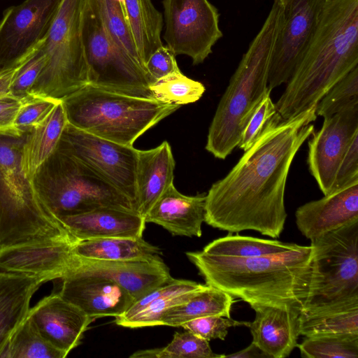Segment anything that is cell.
<instances>
[{
    "mask_svg": "<svg viewBox=\"0 0 358 358\" xmlns=\"http://www.w3.org/2000/svg\"><path fill=\"white\" fill-rule=\"evenodd\" d=\"M316 106L291 119L276 112L236 165L206 195L205 220L229 233L253 230L280 237L287 219L285 192L295 155L315 131Z\"/></svg>",
    "mask_w": 358,
    "mask_h": 358,
    "instance_id": "obj_1",
    "label": "cell"
},
{
    "mask_svg": "<svg viewBox=\"0 0 358 358\" xmlns=\"http://www.w3.org/2000/svg\"><path fill=\"white\" fill-rule=\"evenodd\" d=\"M206 284L239 298L250 306L265 304L304 310L311 282L312 247L250 258L187 252Z\"/></svg>",
    "mask_w": 358,
    "mask_h": 358,
    "instance_id": "obj_2",
    "label": "cell"
},
{
    "mask_svg": "<svg viewBox=\"0 0 358 358\" xmlns=\"http://www.w3.org/2000/svg\"><path fill=\"white\" fill-rule=\"evenodd\" d=\"M358 66V0H327L313 36L283 93L277 113L291 119L317 106Z\"/></svg>",
    "mask_w": 358,
    "mask_h": 358,
    "instance_id": "obj_3",
    "label": "cell"
},
{
    "mask_svg": "<svg viewBox=\"0 0 358 358\" xmlns=\"http://www.w3.org/2000/svg\"><path fill=\"white\" fill-rule=\"evenodd\" d=\"M282 12L280 0H274L219 101L205 147L216 158L226 159L238 146L250 116L271 90L268 87V70Z\"/></svg>",
    "mask_w": 358,
    "mask_h": 358,
    "instance_id": "obj_4",
    "label": "cell"
},
{
    "mask_svg": "<svg viewBox=\"0 0 358 358\" xmlns=\"http://www.w3.org/2000/svg\"><path fill=\"white\" fill-rule=\"evenodd\" d=\"M0 134V248L21 243L78 241L47 208L21 164L26 136Z\"/></svg>",
    "mask_w": 358,
    "mask_h": 358,
    "instance_id": "obj_5",
    "label": "cell"
},
{
    "mask_svg": "<svg viewBox=\"0 0 358 358\" xmlns=\"http://www.w3.org/2000/svg\"><path fill=\"white\" fill-rule=\"evenodd\" d=\"M68 123L91 134L133 145L180 106L120 94L90 85L62 100Z\"/></svg>",
    "mask_w": 358,
    "mask_h": 358,
    "instance_id": "obj_6",
    "label": "cell"
},
{
    "mask_svg": "<svg viewBox=\"0 0 358 358\" xmlns=\"http://www.w3.org/2000/svg\"><path fill=\"white\" fill-rule=\"evenodd\" d=\"M31 181L41 200L57 219L103 207L138 213L131 199L57 148Z\"/></svg>",
    "mask_w": 358,
    "mask_h": 358,
    "instance_id": "obj_7",
    "label": "cell"
},
{
    "mask_svg": "<svg viewBox=\"0 0 358 358\" xmlns=\"http://www.w3.org/2000/svg\"><path fill=\"white\" fill-rule=\"evenodd\" d=\"M87 0H62L42 48L45 64L29 95L62 101L89 83L83 36Z\"/></svg>",
    "mask_w": 358,
    "mask_h": 358,
    "instance_id": "obj_8",
    "label": "cell"
},
{
    "mask_svg": "<svg viewBox=\"0 0 358 358\" xmlns=\"http://www.w3.org/2000/svg\"><path fill=\"white\" fill-rule=\"evenodd\" d=\"M310 246L311 282L304 310L358 299V220L310 240Z\"/></svg>",
    "mask_w": 358,
    "mask_h": 358,
    "instance_id": "obj_9",
    "label": "cell"
},
{
    "mask_svg": "<svg viewBox=\"0 0 358 358\" xmlns=\"http://www.w3.org/2000/svg\"><path fill=\"white\" fill-rule=\"evenodd\" d=\"M82 36L88 85L129 96L155 99L145 70L113 42L92 0L83 13Z\"/></svg>",
    "mask_w": 358,
    "mask_h": 358,
    "instance_id": "obj_10",
    "label": "cell"
},
{
    "mask_svg": "<svg viewBox=\"0 0 358 358\" xmlns=\"http://www.w3.org/2000/svg\"><path fill=\"white\" fill-rule=\"evenodd\" d=\"M136 203L138 150L79 129L67 122L57 147Z\"/></svg>",
    "mask_w": 358,
    "mask_h": 358,
    "instance_id": "obj_11",
    "label": "cell"
},
{
    "mask_svg": "<svg viewBox=\"0 0 358 358\" xmlns=\"http://www.w3.org/2000/svg\"><path fill=\"white\" fill-rule=\"evenodd\" d=\"M166 46L176 56L189 57L194 65L212 53L222 37L220 14L208 0H163Z\"/></svg>",
    "mask_w": 358,
    "mask_h": 358,
    "instance_id": "obj_12",
    "label": "cell"
},
{
    "mask_svg": "<svg viewBox=\"0 0 358 358\" xmlns=\"http://www.w3.org/2000/svg\"><path fill=\"white\" fill-rule=\"evenodd\" d=\"M327 0H280L282 12L268 76L271 90L287 83L316 30Z\"/></svg>",
    "mask_w": 358,
    "mask_h": 358,
    "instance_id": "obj_13",
    "label": "cell"
},
{
    "mask_svg": "<svg viewBox=\"0 0 358 358\" xmlns=\"http://www.w3.org/2000/svg\"><path fill=\"white\" fill-rule=\"evenodd\" d=\"M62 0H25L0 21V69L21 62L46 37Z\"/></svg>",
    "mask_w": 358,
    "mask_h": 358,
    "instance_id": "obj_14",
    "label": "cell"
},
{
    "mask_svg": "<svg viewBox=\"0 0 358 358\" xmlns=\"http://www.w3.org/2000/svg\"><path fill=\"white\" fill-rule=\"evenodd\" d=\"M358 132V101L324 117L321 128L308 141L309 171L324 195L332 191L341 160Z\"/></svg>",
    "mask_w": 358,
    "mask_h": 358,
    "instance_id": "obj_15",
    "label": "cell"
},
{
    "mask_svg": "<svg viewBox=\"0 0 358 358\" xmlns=\"http://www.w3.org/2000/svg\"><path fill=\"white\" fill-rule=\"evenodd\" d=\"M69 273L110 279L127 290L135 300L173 279L169 268L159 255L149 259L111 261L83 258L74 255Z\"/></svg>",
    "mask_w": 358,
    "mask_h": 358,
    "instance_id": "obj_16",
    "label": "cell"
},
{
    "mask_svg": "<svg viewBox=\"0 0 358 358\" xmlns=\"http://www.w3.org/2000/svg\"><path fill=\"white\" fill-rule=\"evenodd\" d=\"M59 241L21 243L0 248V271L43 278H63L74 256L73 245Z\"/></svg>",
    "mask_w": 358,
    "mask_h": 358,
    "instance_id": "obj_17",
    "label": "cell"
},
{
    "mask_svg": "<svg viewBox=\"0 0 358 358\" xmlns=\"http://www.w3.org/2000/svg\"><path fill=\"white\" fill-rule=\"evenodd\" d=\"M50 345L66 355L81 341L94 320L59 293L50 294L29 309L27 315Z\"/></svg>",
    "mask_w": 358,
    "mask_h": 358,
    "instance_id": "obj_18",
    "label": "cell"
},
{
    "mask_svg": "<svg viewBox=\"0 0 358 358\" xmlns=\"http://www.w3.org/2000/svg\"><path fill=\"white\" fill-rule=\"evenodd\" d=\"M62 280L60 296L92 318L121 315L135 301L127 290L104 277L69 273Z\"/></svg>",
    "mask_w": 358,
    "mask_h": 358,
    "instance_id": "obj_19",
    "label": "cell"
},
{
    "mask_svg": "<svg viewBox=\"0 0 358 358\" xmlns=\"http://www.w3.org/2000/svg\"><path fill=\"white\" fill-rule=\"evenodd\" d=\"M295 218L300 232L310 240L358 220V180L301 206Z\"/></svg>",
    "mask_w": 358,
    "mask_h": 358,
    "instance_id": "obj_20",
    "label": "cell"
},
{
    "mask_svg": "<svg viewBox=\"0 0 358 358\" xmlns=\"http://www.w3.org/2000/svg\"><path fill=\"white\" fill-rule=\"evenodd\" d=\"M255 320L248 327L255 343L268 357H288L297 346L299 317L302 310L287 306L255 304Z\"/></svg>",
    "mask_w": 358,
    "mask_h": 358,
    "instance_id": "obj_21",
    "label": "cell"
},
{
    "mask_svg": "<svg viewBox=\"0 0 358 358\" xmlns=\"http://www.w3.org/2000/svg\"><path fill=\"white\" fill-rule=\"evenodd\" d=\"M58 220L78 241L103 238H142L145 221L138 213L103 207Z\"/></svg>",
    "mask_w": 358,
    "mask_h": 358,
    "instance_id": "obj_22",
    "label": "cell"
},
{
    "mask_svg": "<svg viewBox=\"0 0 358 358\" xmlns=\"http://www.w3.org/2000/svg\"><path fill=\"white\" fill-rule=\"evenodd\" d=\"M206 195H184L173 183L152 206L145 221L158 224L175 236L201 237Z\"/></svg>",
    "mask_w": 358,
    "mask_h": 358,
    "instance_id": "obj_23",
    "label": "cell"
},
{
    "mask_svg": "<svg viewBox=\"0 0 358 358\" xmlns=\"http://www.w3.org/2000/svg\"><path fill=\"white\" fill-rule=\"evenodd\" d=\"M207 286L189 280L173 278L135 300L126 312L115 317V322L129 328L161 326L162 317L166 310L185 303Z\"/></svg>",
    "mask_w": 358,
    "mask_h": 358,
    "instance_id": "obj_24",
    "label": "cell"
},
{
    "mask_svg": "<svg viewBox=\"0 0 358 358\" xmlns=\"http://www.w3.org/2000/svg\"><path fill=\"white\" fill-rule=\"evenodd\" d=\"M176 162L169 143L138 150L136 173V197L138 213L145 217L165 190L173 183Z\"/></svg>",
    "mask_w": 358,
    "mask_h": 358,
    "instance_id": "obj_25",
    "label": "cell"
},
{
    "mask_svg": "<svg viewBox=\"0 0 358 358\" xmlns=\"http://www.w3.org/2000/svg\"><path fill=\"white\" fill-rule=\"evenodd\" d=\"M45 282L41 277L0 271V351L27 316L32 296Z\"/></svg>",
    "mask_w": 358,
    "mask_h": 358,
    "instance_id": "obj_26",
    "label": "cell"
},
{
    "mask_svg": "<svg viewBox=\"0 0 358 358\" xmlns=\"http://www.w3.org/2000/svg\"><path fill=\"white\" fill-rule=\"evenodd\" d=\"M67 117L62 101L49 115L26 134L21 152V164L26 176L32 180L43 164L55 151Z\"/></svg>",
    "mask_w": 358,
    "mask_h": 358,
    "instance_id": "obj_27",
    "label": "cell"
},
{
    "mask_svg": "<svg viewBox=\"0 0 358 358\" xmlns=\"http://www.w3.org/2000/svg\"><path fill=\"white\" fill-rule=\"evenodd\" d=\"M299 334L306 337L326 334H358V299L301 312Z\"/></svg>",
    "mask_w": 358,
    "mask_h": 358,
    "instance_id": "obj_28",
    "label": "cell"
},
{
    "mask_svg": "<svg viewBox=\"0 0 358 358\" xmlns=\"http://www.w3.org/2000/svg\"><path fill=\"white\" fill-rule=\"evenodd\" d=\"M129 27L144 64L161 45L164 19L152 0H122Z\"/></svg>",
    "mask_w": 358,
    "mask_h": 358,
    "instance_id": "obj_29",
    "label": "cell"
},
{
    "mask_svg": "<svg viewBox=\"0 0 358 358\" xmlns=\"http://www.w3.org/2000/svg\"><path fill=\"white\" fill-rule=\"evenodd\" d=\"M73 252L80 257L111 261L149 259L162 254L160 248L143 237L80 241L73 244Z\"/></svg>",
    "mask_w": 358,
    "mask_h": 358,
    "instance_id": "obj_30",
    "label": "cell"
},
{
    "mask_svg": "<svg viewBox=\"0 0 358 358\" xmlns=\"http://www.w3.org/2000/svg\"><path fill=\"white\" fill-rule=\"evenodd\" d=\"M233 296L208 285L185 303L166 310L162 317V325L181 327L183 324L199 317L220 315L231 317Z\"/></svg>",
    "mask_w": 358,
    "mask_h": 358,
    "instance_id": "obj_31",
    "label": "cell"
},
{
    "mask_svg": "<svg viewBox=\"0 0 358 358\" xmlns=\"http://www.w3.org/2000/svg\"><path fill=\"white\" fill-rule=\"evenodd\" d=\"M299 246L276 240L229 234L213 241L202 251L217 256L250 258L281 253Z\"/></svg>",
    "mask_w": 358,
    "mask_h": 358,
    "instance_id": "obj_32",
    "label": "cell"
},
{
    "mask_svg": "<svg viewBox=\"0 0 358 358\" xmlns=\"http://www.w3.org/2000/svg\"><path fill=\"white\" fill-rule=\"evenodd\" d=\"M66 355L41 335L27 315L10 336L0 351V358H64Z\"/></svg>",
    "mask_w": 358,
    "mask_h": 358,
    "instance_id": "obj_33",
    "label": "cell"
},
{
    "mask_svg": "<svg viewBox=\"0 0 358 358\" xmlns=\"http://www.w3.org/2000/svg\"><path fill=\"white\" fill-rule=\"evenodd\" d=\"M92 1L113 42L134 62L145 70V64L136 50L122 0Z\"/></svg>",
    "mask_w": 358,
    "mask_h": 358,
    "instance_id": "obj_34",
    "label": "cell"
},
{
    "mask_svg": "<svg viewBox=\"0 0 358 358\" xmlns=\"http://www.w3.org/2000/svg\"><path fill=\"white\" fill-rule=\"evenodd\" d=\"M131 358H220L211 350L209 341L189 331L176 332L172 341L165 347L138 350Z\"/></svg>",
    "mask_w": 358,
    "mask_h": 358,
    "instance_id": "obj_35",
    "label": "cell"
},
{
    "mask_svg": "<svg viewBox=\"0 0 358 358\" xmlns=\"http://www.w3.org/2000/svg\"><path fill=\"white\" fill-rule=\"evenodd\" d=\"M308 358H358V334H326L306 337L297 346Z\"/></svg>",
    "mask_w": 358,
    "mask_h": 358,
    "instance_id": "obj_36",
    "label": "cell"
},
{
    "mask_svg": "<svg viewBox=\"0 0 358 358\" xmlns=\"http://www.w3.org/2000/svg\"><path fill=\"white\" fill-rule=\"evenodd\" d=\"M154 98L179 106L199 100L206 91L204 85L185 76L180 71L156 80L150 85Z\"/></svg>",
    "mask_w": 358,
    "mask_h": 358,
    "instance_id": "obj_37",
    "label": "cell"
},
{
    "mask_svg": "<svg viewBox=\"0 0 358 358\" xmlns=\"http://www.w3.org/2000/svg\"><path fill=\"white\" fill-rule=\"evenodd\" d=\"M358 101V66L336 83L316 106V115L331 116Z\"/></svg>",
    "mask_w": 358,
    "mask_h": 358,
    "instance_id": "obj_38",
    "label": "cell"
},
{
    "mask_svg": "<svg viewBox=\"0 0 358 358\" xmlns=\"http://www.w3.org/2000/svg\"><path fill=\"white\" fill-rule=\"evenodd\" d=\"M42 42L20 64L12 80L10 95L20 99L29 96L46 62Z\"/></svg>",
    "mask_w": 358,
    "mask_h": 358,
    "instance_id": "obj_39",
    "label": "cell"
},
{
    "mask_svg": "<svg viewBox=\"0 0 358 358\" xmlns=\"http://www.w3.org/2000/svg\"><path fill=\"white\" fill-rule=\"evenodd\" d=\"M60 101L47 96L29 95L22 104L14 121V129L19 135L29 132L43 121Z\"/></svg>",
    "mask_w": 358,
    "mask_h": 358,
    "instance_id": "obj_40",
    "label": "cell"
},
{
    "mask_svg": "<svg viewBox=\"0 0 358 358\" xmlns=\"http://www.w3.org/2000/svg\"><path fill=\"white\" fill-rule=\"evenodd\" d=\"M249 324L248 322L234 320L231 317L210 315L190 320L183 324L181 327L208 341L215 338L224 341L229 327H248Z\"/></svg>",
    "mask_w": 358,
    "mask_h": 358,
    "instance_id": "obj_41",
    "label": "cell"
},
{
    "mask_svg": "<svg viewBox=\"0 0 358 358\" xmlns=\"http://www.w3.org/2000/svg\"><path fill=\"white\" fill-rule=\"evenodd\" d=\"M271 92L268 90L260 101L242 131L238 147L244 151L250 148L267 121L276 113Z\"/></svg>",
    "mask_w": 358,
    "mask_h": 358,
    "instance_id": "obj_42",
    "label": "cell"
},
{
    "mask_svg": "<svg viewBox=\"0 0 358 358\" xmlns=\"http://www.w3.org/2000/svg\"><path fill=\"white\" fill-rule=\"evenodd\" d=\"M150 85L157 80L180 71L175 54L166 45L159 47L145 63Z\"/></svg>",
    "mask_w": 358,
    "mask_h": 358,
    "instance_id": "obj_43",
    "label": "cell"
},
{
    "mask_svg": "<svg viewBox=\"0 0 358 358\" xmlns=\"http://www.w3.org/2000/svg\"><path fill=\"white\" fill-rule=\"evenodd\" d=\"M358 180V132H357L339 164L332 191Z\"/></svg>",
    "mask_w": 358,
    "mask_h": 358,
    "instance_id": "obj_44",
    "label": "cell"
},
{
    "mask_svg": "<svg viewBox=\"0 0 358 358\" xmlns=\"http://www.w3.org/2000/svg\"><path fill=\"white\" fill-rule=\"evenodd\" d=\"M22 104V99L7 95L0 97V134L19 135L14 129V121Z\"/></svg>",
    "mask_w": 358,
    "mask_h": 358,
    "instance_id": "obj_45",
    "label": "cell"
},
{
    "mask_svg": "<svg viewBox=\"0 0 358 358\" xmlns=\"http://www.w3.org/2000/svg\"><path fill=\"white\" fill-rule=\"evenodd\" d=\"M21 62L16 65L0 69V97L10 94L12 80Z\"/></svg>",
    "mask_w": 358,
    "mask_h": 358,
    "instance_id": "obj_46",
    "label": "cell"
},
{
    "mask_svg": "<svg viewBox=\"0 0 358 358\" xmlns=\"http://www.w3.org/2000/svg\"><path fill=\"white\" fill-rule=\"evenodd\" d=\"M223 357L231 358H257V357H268L255 343H252L236 353L228 355H223Z\"/></svg>",
    "mask_w": 358,
    "mask_h": 358,
    "instance_id": "obj_47",
    "label": "cell"
}]
</instances>
